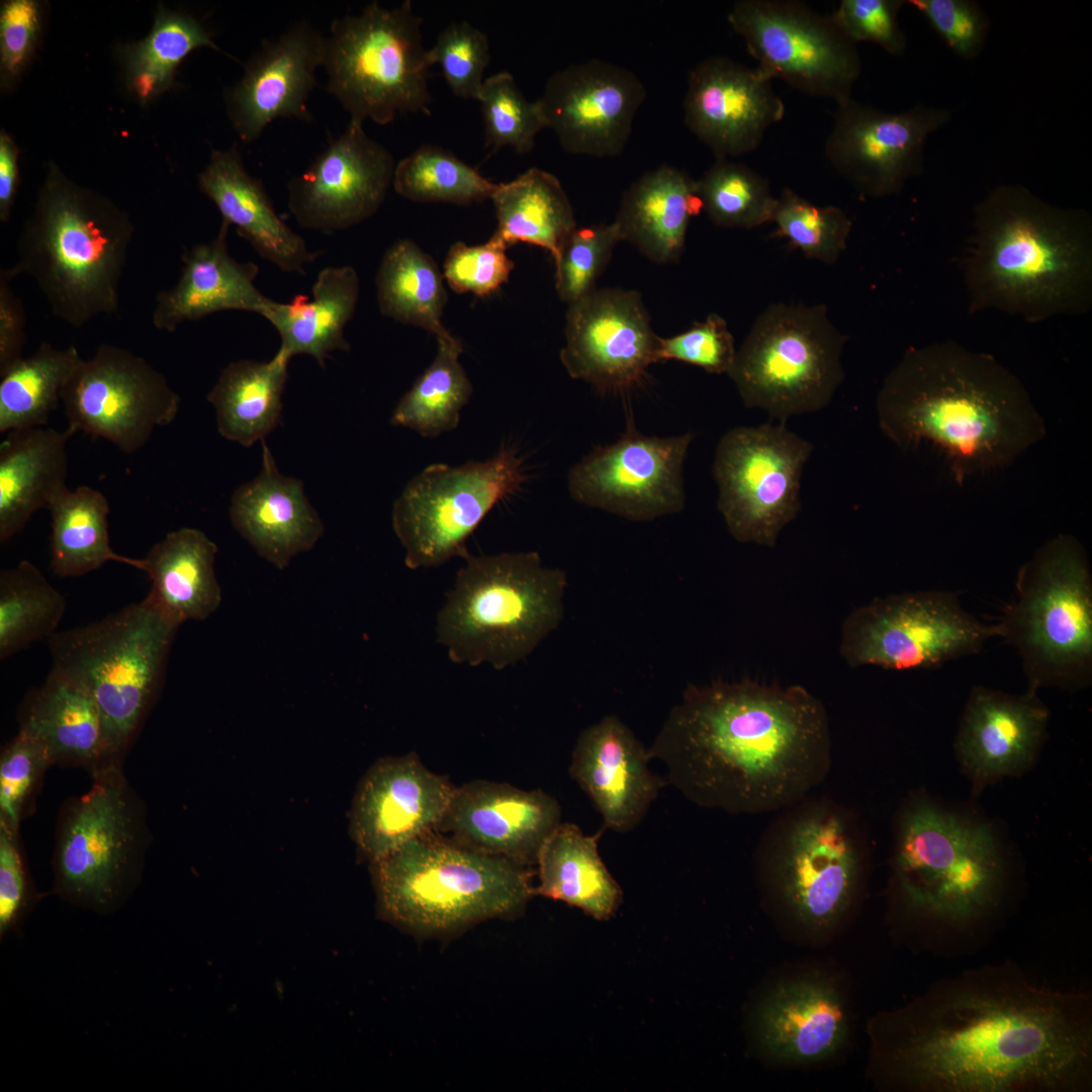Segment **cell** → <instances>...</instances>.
<instances>
[{"mask_svg": "<svg viewBox=\"0 0 1092 1092\" xmlns=\"http://www.w3.org/2000/svg\"><path fill=\"white\" fill-rule=\"evenodd\" d=\"M897 1078L923 1092H1073L1092 1068L1091 998L1032 984L1015 965L941 980L900 1015Z\"/></svg>", "mask_w": 1092, "mask_h": 1092, "instance_id": "cell-1", "label": "cell"}, {"mask_svg": "<svg viewBox=\"0 0 1092 1092\" xmlns=\"http://www.w3.org/2000/svg\"><path fill=\"white\" fill-rule=\"evenodd\" d=\"M648 750L688 800L730 814L788 808L831 765L821 701L801 686L750 679L690 686Z\"/></svg>", "mask_w": 1092, "mask_h": 1092, "instance_id": "cell-2", "label": "cell"}, {"mask_svg": "<svg viewBox=\"0 0 1092 1092\" xmlns=\"http://www.w3.org/2000/svg\"><path fill=\"white\" fill-rule=\"evenodd\" d=\"M876 407L888 439L933 446L957 481L1010 465L1045 435L1022 382L992 355L953 341L910 348L884 379Z\"/></svg>", "mask_w": 1092, "mask_h": 1092, "instance_id": "cell-3", "label": "cell"}, {"mask_svg": "<svg viewBox=\"0 0 1092 1092\" xmlns=\"http://www.w3.org/2000/svg\"><path fill=\"white\" fill-rule=\"evenodd\" d=\"M971 312L996 309L1039 323L1092 304V220L1020 185L976 207L964 261Z\"/></svg>", "mask_w": 1092, "mask_h": 1092, "instance_id": "cell-4", "label": "cell"}, {"mask_svg": "<svg viewBox=\"0 0 1092 1092\" xmlns=\"http://www.w3.org/2000/svg\"><path fill=\"white\" fill-rule=\"evenodd\" d=\"M134 226L103 194L47 166L32 213L17 241L13 278L30 276L51 313L79 329L118 313L119 284Z\"/></svg>", "mask_w": 1092, "mask_h": 1092, "instance_id": "cell-5", "label": "cell"}, {"mask_svg": "<svg viewBox=\"0 0 1092 1092\" xmlns=\"http://www.w3.org/2000/svg\"><path fill=\"white\" fill-rule=\"evenodd\" d=\"M436 618L451 661L496 670L530 655L560 624L566 573L535 551L464 558Z\"/></svg>", "mask_w": 1092, "mask_h": 1092, "instance_id": "cell-6", "label": "cell"}, {"mask_svg": "<svg viewBox=\"0 0 1092 1092\" xmlns=\"http://www.w3.org/2000/svg\"><path fill=\"white\" fill-rule=\"evenodd\" d=\"M380 913L414 932L441 933L521 910L535 888L526 866L465 847L438 831L373 862Z\"/></svg>", "mask_w": 1092, "mask_h": 1092, "instance_id": "cell-7", "label": "cell"}, {"mask_svg": "<svg viewBox=\"0 0 1092 1092\" xmlns=\"http://www.w3.org/2000/svg\"><path fill=\"white\" fill-rule=\"evenodd\" d=\"M178 628L148 594L97 622L47 639L51 671L81 685L97 702L118 765L158 700Z\"/></svg>", "mask_w": 1092, "mask_h": 1092, "instance_id": "cell-8", "label": "cell"}, {"mask_svg": "<svg viewBox=\"0 0 1092 1092\" xmlns=\"http://www.w3.org/2000/svg\"><path fill=\"white\" fill-rule=\"evenodd\" d=\"M91 777L87 792L61 804L53 892L71 905L106 915L122 907L139 887L152 832L146 803L122 765Z\"/></svg>", "mask_w": 1092, "mask_h": 1092, "instance_id": "cell-9", "label": "cell"}, {"mask_svg": "<svg viewBox=\"0 0 1092 1092\" xmlns=\"http://www.w3.org/2000/svg\"><path fill=\"white\" fill-rule=\"evenodd\" d=\"M1000 638L1018 652L1027 690L1086 688L1092 678V575L1077 538L1059 534L1018 570Z\"/></svg>", "mask_w": 1092, "mask_h": 1092, "instance_id": "cell-10", "label": "cell"}, {"mask_svg": "<svg viewBox=\"0 0 1092 1092\" xmlns=\"http://www.w3.org/2000/svg\"><path fill=\"white\" fill-rule=\"evenodd\" d=\"M894 871L899 892L912 911L941 922L965 923L997 902L1005 866L989 823L918 795L898 818Z\"/></svg>", "mask_w": 1092, "mask_h": 1092, "instance_id": "cell-11", "label": "cell"}, {"mask_svg": "<svg viewBox=\"0 0 1092 1092\" xmlns=\"http://www.w3.org/2000/svg\"><path fill=\"white\" fill-rule=\"evenodd\" d=\"M422 23L408 0L391 9L374 1L333 20L325 37L326 87L350 120L384 125L399 115L430 113L432 65Z\"/></svg>", "mask_w": 1092, "mask_h": 1092, "instance_id": "cell-12", "label": "cell"}, {"mask_svg": "<svg viewBox=\"0 0 1092 1092\" xmlns=\"http://www.w3.org/2000/svg\"><path fill=\"white\" fill-rule=\"evenodd\" d=\"M846 340L826 305L774 303L754 321L728 375L745 406L786 423L830 403L844 380Z\"/></svg>", "mask_w": 1092, "mask_h": 1092, "instance_id": "cell-13", "label": "cell"}, {"mask_svg": "<svg viewBox=\"0 0 1092 1092\" xmlns=\"http://www.w3.org/2000/svg\"><path fill=\"white\" fill-rule=\"evenodd\" d=\"M779 812L759 843L761 860L790 912L826 929L858 887L864 844L856 820L844 806L810 796Z\"/></svg>", "mask_w": 1092, "mask_h": 1092, "instance_id": "cell-14", "label": "cell"}, {"mask_svg": "<svg viewBox=\"0 0 1092 1092\" xmlns=\"http://www.w3.org/2000/svg\"><path fill=\"white\" fill-rule=\"evenodd\" d=\"M525 480L522 459L511 448H502L484 461L425 467L392 506V529L405 551L406 567H437L454 557L464 559L469 554L468 537Z\"/></svg>", "mask_w": 1092, "mask_h": 1092, "instance_id": "cell-15", "label": "cell"}, {"mask_svg": "<svg viewBox=\"0 0 1092 1092\" xmlns=\"http://www.w3.org/2000/svg\"><path fill=\"white\" fill-rule=\"evenodd\" d=\"M998 624H984L949 590L876 598L852 611L841 628L840 654L850 667L906 670L939 666L978 653Z\"/></svg>", "mask_w": 1092, "mask_h": 1092, "instance_id": "cell-16", "label": "cell"}, {"mask_svg": "<svg viewBox=\"0 0 1092 1092\" xmlns=\"http://www.w3.org/2000/svg\"><path fill=\"white\" fill-rule=\"evenodd\" d=\"M812 450L781 422L735 427L721 437L713 462L717 507L736 541L776 546L801 511V478Z\"/></svg>", "mask_w": 1092, "mask_h": 1092, "instance_id": "cell-17", "label": "cell"}, {"mask_svg": "<svg viewBox=\"0 0 1092 1092\" xmlns=\"http://www.w3.org/2000/svg\"><path fill=\"white\" fill-rule=\"evenodd\" d=\"M728 22L768 79L835 103L850 97L860 58L829 16L797 1L741 0Z\"/></svg>", "mask_w": 1092, "mask_h": 1092, "instance_id": "cell-18", "label": "cell"}, {"mask_svg": "<svg viewBox=\"0 0 1092 1092\" xmlns=\"http://www.w3.org/2000/svg\"><path fill=\"white\" fill-rule=\"evenodd\" d=\"M74 433L103 438L134 453L176 418L180 397L146 359L110 344L83 360L61 392Z\"/></svg>", "mask_w": 1092, "mask_h": 1092, "instance_id": "cell-19", "label": "cell"}, {"mask_svg": "<svg viewBox=\"0 0 1092 1092\" xmlns=\"http://www.w3.org/2000/svg\"><path fill=\"white\" fill-rule=\"evenodd\" d=\"M692 433L642 434L629 418L621 437L597 446L568 472L571 497L631 521H649L685 508L682 469Z\"/></svg>", "mask_w": 1092, "mask_h": 1092, "instance_id": "cell-20", "label": "cell"}, {"mask_svg": "<svg viewBox=\"0 0 1092 1092\" xmlns=\"http://www.w3.org/2000/svg\"><path fill=\"white\" fill-rule=\"evenodd\" d=\"M836 105L825 158L860 194L870 197L898 193L908 178L918 175L927 136L950 116L946 110L923 105L888 113L851 97Z\"/></svg>", "mask_w": 1092, "mask_h": 1092, "instance_id": "cell-21", "label": "cell"}, {"mask_svg": "<svg viewBox=\"0 0 1092 1092\" xmlns=\"http://www.w3.org/2000/svg\"><path fill=\"white\" fill-rule=\"evenodd\" d=\"M559 357L568 375L601 391H624L658 362L659 339L640 294L595 289L568 304Z\"/></svg>", "mask_w": 1092, "mask_h": 1092, "instance_id": "cell-22", "label": "cell"}, {"mask_svg": "<svg viewBox=\"0 0 1092 1092\" xmlns=\"http://www.w3.org/2000/svg\"><path fill=\"white\" fill-rule=\"evenodd\" d=\"M390 152L349 120L308 167L287 184L288 208L299 225L338 232L371 217L392 185Z\"/></svg>", "mask_w": 1092, "mask_h": 1092, "instance_id": "cell-23", "label": "cell"}, {"mask_svg": "<svg viewBox=\"0 0 1092 1092\" xmlns=\"http://www.w3.org/2000/svg\"><path fill=\"white\" fill-rule=\"evenodd\" d=\"M646 89L630 70L588 60L553 73L537 99L545 125L572 155L618 156L625 148Z\"/></svg>", "mask_w": 1092, "mask_h": 1092, "instance_id": "cell-24", "label": "cell"}, {"mask_svg": "<svg viewBox=\"0 0 1092 1092\" xmlns=\"http://www.w3.org/2000/svg\"><path fill=\"white\" fill-rule=\"evenodd\" d=\"M455 788L415 752L377 759L357 785L349 810V833L358 854L371 864L437 831Z\"/></svg>", "mask_w": 1092, "mask_h": 1092, "instance_id": "cell-25", "label": "cell"}, {"mask_svg": "<svg viewBox=\"0 0 1092 1092\" xmlns=\"http://www.w3.org/2000/svg\"><path fill=\"white\" fill-rule=\"evenodd\" d=\"M325 37L303 19L249 56L242 77L223 94L229 119L244 143L256 141L277 118L312 119L307 101L324 65Z\"/></svg>", "mask_w": 1092, "mask_h": 1092, "instance_id": "cell-26", "label": "cell"}, {"mask_svg": "<svg viewBox=\"0 0 1092 1092\" xmlns=\"http://www.w3.org/2000/svg\"><path fill=\"white\" fill-rule=\"evenodd\" d=\"M770 81L757 68L728 58L702 61L688 78L687 127L716 159L754 151L766 129L785 115L784 102Z\"/></svg>", "mask_w": 1092, "mask_h": 1092, "instance_id": "cell-27", "label": "cell"}, {"mask_svg": "<svg viewBox=\"0 0 1092 1092\" xmlns=\"http://www.w3.org/2000/svg\"><path fill=\"white\" fill-rule=\"evenodd\" d=\"M559 803L541 790L475 780L456 787L437 829L475 851L528 866L560 823Z\"/></svg>", "mask_w": 1092, "mask_h": 1092, "instance_id": "cell-28", "label": "cell"}, {"mask_svg": "<svg viewBox=\"0 0 1092 1092\" xmlns=\"http://www.w3.org/2000/svg\"><path fill=\"white\" fill-rule=\"evenodd\" d=\"M649 750L617 716L583 729L573 747L569 774L601 814L605 829L636 827L664 781L649 767Z\"/></svg>", "mask_w": 1092, "mask_h": 1092, "instance_id": "cell-29", "label": "cell"}, {"mask_svg": "<svg viewBox=\"0 0 1092 1092\" xmlns=\"http://www.w3.org/2000/svg\"><path fill=\"white\" fill-rule=\"evenodd\" d=\"M1048 721L1049 710L1034 691L1011 695L974 687L956 739L958 758L974 789L1027 770L1039 752Z\"/></svg>", "mask_w": 1092, "mask_h": 1092, "instance_id": "cell-30", "label": "cell"}, {"mask_svg": "<svg viewBox=\"0 0 1092 1092\" xmlns=\"http://www.w3.org/2000/svg\"><path fill=\"white\" fill-rule=\"evenodd\" d=\"M261 443V470L234 491L229 516L234 529L259 556L284 569L295 556L314 547L325 527L303 482L282 474L265 441Z\"/></svg>", "mask_w": 1092, "mask_h": 1092, "instance_id": "cell-31", "label": "cell"}, {"mask_svg": "<svg viewBox=\"0 0 1092 1092\" xmlns=\"http://www.w3.org/2000/svg\"><path fill=\"white\" fill-rule=\"evenodd\" d=\"M230 224L221 221L215 238L185 249L178 282L156 296L153 326L175 332L186 322L198 321L222 310H245L265 316L272 299L255 285L259 267L239 262L228 249Z\"/></svg>", "mask_w": 1092, "mask_h": 1092, "instance_id": "cell-32", "label": "cell"}, {"mask_svg": "<svg viewBox=\"0 0 1092 1092\" xmlns=\"http://www.w3.org/2000/svg\"><path fill=\"white\" fill-rule=\"evenodd\" d=\"M198 187L217 207L222 221L235 225L261 258L281 271L304 275L305 267L320 256L280 218L262 181L246 170L236 145L212 151L198 175Z\"/></svg>", "mask_w": 1092, "mask_h": 1092, "instance_id": "cell-33", "label": "cell"}, {"mask_svg": "<svg viewBox=\"0 0 1092 1092\" xmlns=\"http://www.w3.org/2000/svg\"><path fill=\"white\" fill-rule=\"evenodd\" d=\"M19 729L47 746L54 765L81 767L91 776L118 765L112 759L105 722L93 696L54 671L25 699Z\"/></svg>", "mask_w": 1092, "mask_h": 1092, "instance_id": "cell-34", "label": "cell"}, {"mask_svg": "<svg viewBox=\"0 0 1092 1092\" xmlns=\"http://www.w3.org/2000/svg\"><path fill=\"white\" fill-rule=\"evenodd\" d=\"M759 1036L776 1057L810 1062L833 1054L843 1042L846 1013L833 986L799 980L778 987L758 1013Z\"/></svg>", "mask_w": 1092, "mask_h": 1092, "instance_id": "cell-35", "label": "cell"}, {"mask_svg": "<svg viewBox=\"0 0 1092 1092\" xmlns=\"http://www.w3.org/2000/svg\"><path fill=\"white\" fill-rule=\"evenodd\" d=\"M67 427L13 430L0 444V541L19 533L30 517L68 487Z\"/></svg>", "mask_w": 1092, "mask_h": 1092, "instance_id": "cell-36", "label": "cell"}, {"mask_svg": "<svg viewBox=\"0 0 1092 1092\" xmlns=\"http://www.w3.org/2000/svg\"><path fill=\"white\" fill-rule=\"evenodd\" d=\"M702 203L696 180L662 165L642 175L624 192L617 217L622 241L636 246L653 262L664 264L680 255L688 226Z\"/></svg>", "mask_w": 1092, "mask_h": 1092, "instance_id": "cell-37", "label": "cell"}, {"mask_svg": "<svg viewBox=\"0 0 1092 1092\" xmlns=\"http://www.w3.org/2000/svg\"><path fill=\"white\" fill-rule=\"evenodd\" d=\"M359 291L353 267H326L312 285L311 300L296 294L287 303L273 301L264 317L280 336L279 351L289 359L308 355L322 367L331 352L349 351L344 331L355 313Z\"/></svg>", "mask_w": 1092, "mask_h": 1092, "instance_id": "cell-38", "label": "cell"}, {"mask_svg": "<svg viewBox=\"0 0 1092 1092\" xmlns=\"http://www.w3.org/2000/svg\"><path fill=\"white\" fill-rule=\"evenodd\" d=\"M216 544L196 528L171 531L148 552L145 569L152 581L149 595L179 626L203 621L221 603L214 571Z\"/></svg>", "mask_w": 1092, "mask_h": 1092, "instance_id": "cell-39", "label": "cell"}, {"mask_svg": "<svg viewBox=\"0 0 1092 1092\" xmlns=\"http://www.w3.org/2000/svg\"><path fill=\"white\" fill-rule=\"evenodd\" d=\"M604 830L586 835L577 825L560 822L538 854L535 893L579 908L598 920L612 917L622 891L598 851Z\"/></svg>", "mask_w": 1092, "mask_h": 1092, "instance_id": "cell-40", "label": "cell"}, {"mask_svg": "<svg viewBox=\"0 0 1092 1092\" xmlns=\"http://www.w3.org/2000/svg\"><path fill=\"white\" fill-rule=\"evenodd\" d=\"M289 358L279 350L269 361L229 363L206 395L221 437L250 447L278 426Z\"/></svg>", "mask_w": 1092, "mask_h": 1092, "instance_id": "cell-41", "label": "cell"}, {"mask_svg": "<svg viewBox=\"0 0 1092 1092\" xmlns=\"http://www.w3.org/2000/svg\"><path fill=\"white\" fill-rule=\"evenodd\" d=\"M490 199L497 221L492 236L508 248L517 243L535 245L556 261L564 241L576 228L560 181L539 168H530L516 179L497 184Z\"/></svg>", "mask_w": 1092, "mask_h": 1092, "instance_id": "cell-42", "label": "cell"}, {"mask_svg": "<svg viewBox=\"0 0 1092 1092\" xmlns=\"http://www.w3.org/2000/svg\"><path fill=\"white\" fill-rule=\"evenodd\" d=\"M52 519L51 569L60 577L84 575L109 561L144 571V558L113 551L109 542V505L99 490L82 485L67 488L49 506Z\"/></svg>", "mask_w": 1092, "mask_h": 1092, "instance_id": "cell-43", "label": "cell"}, {"mask_svg": "<svg viewBox=\"0 0 1092 1092\" xmlns=\"http://www.w3.org/2000/svg\"><path fill=\"white\" fill-rule=\"evenodd\" d=\"M443 273L415 242L396 241L384 253L376 273L378 307L386 317L433 334L451 337L442 323L447 302Z\"/></svg>", "mask_w": 1092, "mask_h": 1092, "instance_id": "cell-44", "label": "cell"}, {"mask_svg": "<svg viewBox=\"0 0 1092 1092\" xmlns=\"http://www.w3.org/2000/svg\"><path fill=\"white\" fill-rule=\"evenodd\" d=\"M200 48L219 49L194 16L159 5L149 34L139 41L118 46L125 85L146 105L175 85L183 60Z\"/></svg>", "mask_w": 1092, "mask_h": 1092, "instance_id": "cell-45", "label": "cell"}, {"mask_svg": "<svg viewBox=\"0 0 1092 1092\" xmlns=\"http://www.w3.org/2000/svg\"><path fill=\"white\" fill-rule=\"evenodd\" d=\"M82 361L76 347L58 349L43 341L30 356L1 374L0 432L47 425Z\"/></svg>", "mask_w": 1092, "mask_h": 1092, "instance_id": "cell-46", "label": "cell"}, {"mask_svg": "<svg viewBox=\"0 0 1092 1092\" xmlns=\"http://www.w3.org/2000/svg\"><path fill=\"white\" fill-rule=\"evenodd\" d=\"M437 344L434 360L401 396L389 421L425 438L455 430L461 410L473 390L459 361L463 352L461 340L451 336L438 340Z\"/></svg>", "mask_w": 1092, "mask_h": 1092, "instance_id": "cell-47", "label": "cell"}, {"mask_svg": "<svg viewBox=\"0 0 1092 1092\" xmlns=\"http://www.w3.org/2000/svg\"><path fill=\"white\" fill-rule=\"evenodd\" d=\"M66 600L30 561L0 572V658L56 633Z\"/></svg>", "mask_w": 1092, "mask_h": 1092, "instance_id": "cell-48", "label": "cell"}, {"mask_svg": "<svg viewBox=\"0 0 1092 1092\" xmlns=\"http://www.w3.org/2000/svg\"><path fill=\"white\" fill-rule=\"evenodd\" d=\"M495 183L438 146L424 145L395 165L392 186L417 202L469 205L490 199Z\"/></svg>", "mask_w": 1092, "mask_h": 1092, "instance_id": "cell-49", "label": "cell"}, {"mask_svg": "<svg viewBox=\"0 0 1092 1092\" xmlns=\"http://www.w3.org/2000/svg\"><path fill=\"white\" fill-rule=\"evenodd\" d=\"M696 185L715 225L753 229L772 220L778 198L767 180L742 163L718 158Z\"/></svg>", "mask_w": 1092, "mask_h": 1092, "instance_id": "cell-50", "label": "cell"}, {"mask_svg": "<svg viewBox=\"0 0 1092 1092\" xmlns=\"http://www.w3.org/2000/svg\"><path fill=\"white\" fill-rule=\"evenodd\" d=\"M771 222L777 225L776 236L787 238L805 256L825 264L837 261L852 226L839 207L815 205L789 187L777 200Z\"/></svg>", "mask_w": 1092, "mask_h": 1092, "instance_id": "cell-51", "label": "cell"}, {"mask_svg": "<svg viewBox=\"0 0 1092 1092\" xmlns=\"http://www.w3.org/2000/svg\"><path fill=\"white\" fill-rule=\"evenodd\" d=\"M477 101L481 104L484 145L490 155L504 147L529 153L538 132L546 128L537 100H528L509 72L484 79Z\"/></svg>", "mask_w": 1092, "mask_h": 1092, "instance_id": "cell-52", "label": "cell"}, {"mask_svg": "<svg viewBox=\"0 0 1092 1092\" xmlns=\"http://www.w3.org/2000/svg\"><path fill=\"white\" fill-rule=\"evenodd\" d=\"M53 765L47 746L19 729L0 755V822L19 831L34 811L44 774Z\"/></svg>", "mask_w": 1092, "mask_h": 1092, "instance_id": "cell-53", "label": "cell"}, {"mask_svg": "<svg viewBox=\"0 0 1092 1092\" xmlns=\"http://www.w3.org/2000/svg\"><path fill=\"white\" fill-rule=\"evenodd\" d=\"M622 241L615 221L575 228L564 241L555 264V287L567 304L593 290L613 250Z\"/></svg>", "mask_w": 1092, "mask_h": 1092, "instance_id": "cell-54", "label": "cell"}, {"mask_svg": "<svg viewBox=\"0 0 1092 1092\" xmlns=\"http://www.w3.org/2000/svg\"><path fill=\"white\" fill-rule=\"evenodd\" d=\"M428 58L432 66L440 65L455 96L478 99L490 58L485 33L467 21L453 22L440 31Z\"/></svg>", "mask_w": 1092, "mask_h": 1092, "instance_id": "cell-55", "label": "cell"}, {"mask_svg": "<svg viewBox=\"0 0 1092 1092\" xmlns=\"http://www.w3.org/2000/svg\"><path fill=\"white\" fill-rule=\"evenodd\" d=\"M44 24L37 0H7L0 6V86L10 91L35 57Z\"/></svg>", "mask_w": 1092, "mask_h": 1092, "instance_id": "cell-56", "label": "cell"}, {"mask_svg": "<svg viewBox=\"0 0 1092 1092\" xmlns=\"http://www.w3.org/2000/svg\"><path fill=\"white\" fill-rule=\"evenodd\" d=\"M507 249L494 236L475 246L457 242L447 253L443 277L457 293L469 292L479 297L490 295L508 282L515 267Z\"/></svg>", "mask_w": 1092, "mask_h": 1092, "instance_id": "cell-57", "label": "cell"}, {"mask_svg": "<svg viewBox=\"0 0 1092 1092\" xmlns=\"http://www.w3.org/2000/svg\"><path fill=\"white\" fill-rule=\"evenodd\" d=\"M737 350L725 320L710 313L704 322L695 323L688 331L659 339L658 362L676 360L722 374L731 370Z\"/></svg>", "mask_w": 1092, "mask_h": 1092, "instance_id": "cell-58", "label": "cell"}, {"mask_svg": "<svg viewBox=\"0 0 1092 1092\" xmlns=\"http://www.w3.org/2000/svg\"><path fill=\"white\" fill-rule=\"evenodd\" d=\"M903 4L900 0H842L829 18L851 42L872 41L899 55L906 46L897 22Z\"/></svg>", "mask_w": 1092, "mask_h": 1092, "instance_id": "cell-59", "label": "cell"}, {"mask_svg": "<svg viewBox=\"0 0 1092 1092\" xmlns=\"http://www.w3.org/2000/svg\"><path fill=\"white\" fill-rule=\"evenodd\" d=\"M37 902L20 834L0 822V936L16 931Z\"/></svg>", "mask_w": 1092, "mask_h": 1092, "instance_id": "cell-60", "label": "cell"}, {"mask_svg": "<svg viewBox=\"0 0 1092 1092\" xmlns=\"http://www.w3.org/2000/svg\"><path fill=\"white\" fill-rule=\"evenodd\" d=\"M958 55L972 59L980 52L987 19L977 4L966 0H910Z\"/></svg>", "mask_w": 1092, "mask_h": 1092, "instance_id": "cell-61", "label": "cell"}, {"mask_svg": "<svg viewBox=\"0 0 1092 1092\" xmlns=\"http://www.w3.org/2000/svg\"><path fill=\"white\" fill-rule=\"evenodd\" d=\"M7 268L0 271V375L23 358L25 344V311L20 298L11 288Z\"/></svg>", "mask_w": 1092, "mask_h": 1092, "instance_id": "cell-62", "label": "cell"}, {"mask_svg": "<svg viewBox=\"0 0 1092 1092\" xmlns=\"http://www.w3.org/2000/svg\"><path fill=\"white\" fill-rule=\"evenodd\" d=\"M19 150L13 138L4 129L0 132V220L7 222L11 215L19 186Z\"/></svg>", "mask_w": 1092, "mask_h": 1092, "instance_id": "cell-63", "label": "cell"}]
</instances>
